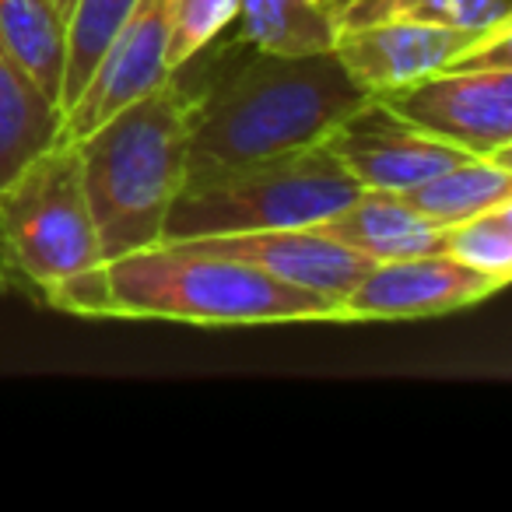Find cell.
Returning a JSON list of instances; mask_svg holds the SVG:
<instances>
[{"label": "cell", "instance_id": "6da1fadb", "mask_svg": "<svg viewBox=\"0 0 512 512\" xmlns=\"http://www.w3.org/2000/svg\"><path fill=\"white\" fill-rule=\"evenodd\" d=\"M53 309L88 320H165L193 327L334 323V306L232 256L158 242L113 256L43 295Z\"/></svg>", "mask_w": 512, "mask_h": 512}, {"label": "cell", "instance_id": "8fae6325", "mask_svg": "<svg viewBox=\"0 0 512 512\" xmlns=\"http://www.w3.org/2000/svg\"><path fill=\"white\" fill-rule=\"evenodd\" d=\"M186 246L207 249V253L232 256L256 271L271 274L281 285L302 288L316 299L330 302L337 313L341 299L369 274L376 260L355 253L344 242L323 235L316 225L309 228H271V232H232L207 235V239H186Z\"/></svg>", "mask_w": 512, "mask_h": 512}, {"label": "cell", "instance_id": "ac0fdd59", "mask_svg": "<svg viewBox=\"0 0 512 512\" xmlns=\"http://www.w3.org/2000/svg\"><path fill=\"white\" fill-rule=\"evenodd\" d=\"M439 253L460 260L463 267L477 274H488L498 285L512 281V200L488 211L474 214L467 221L442 228Z\"/></svg>", "mask_w": 512, "mask_h": 512}, {"label": "cell", "instance_id": "7c38bea8", "mask_svg": "<svg viewBox=\"0 0 512 512\" xmlns=\"http://www.w3.org/2000/svg\"><path fill=\"white\" fill-rule=\"evenodd\" d=\"M316 228L376 264L400 260V256L439 253L442 246V228L421 218L400 193L386 190H358L351 204H344Z\"/></svg>", "mask_w": 512, "mask_h": 512}, {"label": "cell", "instance_id": "7a4b0ae2", "mask_svg": "<svg viewBox=\"0 0 512 512\" xmlns=\"http://www.w3.org/2000/svg\"><path fill=\"white\" fill-rule=\"evenodd\" d=\"M190 92L186 183L323 141L337 120L369 99L334 53L274 57L260 50L235 64H218Z\"/></svg>", "mask_w": 512, "mask_h": 512}, {"label": "cell", "instance_id": "277c9868", "mask_svg": "<svg viewBox=\"0 0 512 512\" xmlns=\"http://www.w3.org/2000/svg\"><path fill=\"white\" fill-rule=\"evenodd\" d=\"M358 190L362 186L330 155L327 144L316 141L264 162H249L186 183L169 207L162 242L309 228L351 204Z\"/></svg>", "mask_w": 512, "mask_h": 512}, {"label": "cell", "instance_id": "52a82bcc", "mask_svg": "<svg viewBox=\"0 0 512 512\" xmlns=\"http://www.w3.org/2000/svg\"><path fill=\"white\" fill-rule=\"evenodd\" d=\"M165 46H169V0H134V8L102 46L81 95L60 116L57 141H81L123 106L155 92L169 78Z\"/></svg>", "mask_w": 512, "mask_h": 512}, {"label": "cell", "instance_id": "5bb4252c", "mask_svg": "<svg viewBox=\"0 0 512 512\" xmlns=\"http://www.w3.org/2000/svg\"><path fill=\"white\" fill-rule=\"evenodd\" d=\"M400 197L432 225L449 228L474 214L512 200V155L481 158L470 155L449 169L435 172L432 179L411 186Z\"/></svg>", "mask_w": 512, "mask_h": 512}, {"label": "cell", "instance_id": "2e32d148", "mask_svg": "<svg viewBox=\"0 0 512 512\" xmlns=\"http://www.w3.org/2000/svg\"><path fill=\"white\" fill-rule=\"evenodd\" d=\"M60 109L0 46V186L57 141Z\"/></svg>", "mask_w": 512, "mask_h": 512}, {"label": "cell", "instance_id": "ffe728a7", "mask_svg": "<svg viewBox=\"0 0 512 512\" xmlns=\"http://www.w3.org/2000/svg\"><path fill=\"white\" fill-rule=\"evenodd\" d=\"M235 11L239 0H169V46H165L169 74L183 71L200 53L211 50L235 22Z\"/></svg>", "mask_w": 512, "mask_h": 512}, {"label": "cell", "instance_id": "30bf717a", "mask_svg": "<svg viewBox=\"0 0 512 512\" xmlns=\"http://www.w3.org/2000/svg\"><path fill=\"white\" fill-rule=\"evenodd\" d=\"M488 36L491 32H460L418 22H369L348 25L337 39L334 57L341 60L358 92L376 99L432 74L453 71Z\"/></svg>", "mask_w": 512, "mask_h": 512}, {"label": "cell", "instance_id": "9a60e30c", "mask_svg": "<svg viewBox=\"0 0 512 512\" xmlns=\"http://www.w3.org/2000/svg\"><path fill=\"white\" fill-rule=\"evenodd\" d=\"M0 46L29 81L57 102L67 57V22L53 0H0Z\"/></svg>", "mask_w": 512, "mask_h": 512}, {"label": "cell", "instance_id": "5b68a950", "mask_svg": "<svg viewBox=\"0 0 512 512\" xmlns=\"http://www.w3.org/2000/svg\"><path fill=\"white\" fill-rule=\"evenodd\" d=\"M0 256L18 285L43 295L102 264L78 144L53 141L0 186Z\"/></svg>", "mask_w": 512, "mask_h": 512}, {"label": "cell", "instance_id": "8992f818", "mask_svg": "<svg viewBox=\"0 0 512 512\" xmlns=\"http://www.w3.org/2000/svg\"><path fill=\"white\" fill-rule=\"evenodd\" d=\"M376 99L411 127L467 155H512V67L442 71Z\"/></svg>", "mask_w": 512, "mask_h": 512}, {"label": "cell", "instance_id": "3957f363", "mask_svg": "<svg viewBox=\"0 0 512 512\" xmlns=\"http://www.w3.org/2000/svg\"><path fill=\"white\" fill-rule=\"evenodd\" d=\"M190 123L193 92L169 74L155 92L74 141L102 260L162 242L169 207L186 183Z\"/></svg>", "mask_w": 512, "mask_h": 512}, {"label": "cell", "instance_id": "44dd1931", "mask_svg": "<svg viewBox=\"0 0 512 512\" xmlns=\"http://www.w3.org/2000/svg\"><path fill=\"white\" fill-rule=\"evenodd\" d=\"M15 288H18V281L11 278L8 271H0V292H15Z\"/></svg>", "mask_w": 512, "mask_h": 512}, {"label": "cell", "instance_id": "7402d4cb", "mask_svg": "<svg viewBox=\"0 0 512 512\" xmlns=\"http://www.w3.org/2000/svg\"><path fill=\"white\" fill-rule=\"evenodd\" d=\"M60 8V15H64V22H67V15H71V8H74V0H53Z\"/></svg>", "mask_w": 512, "mask_h": 512}, {"label": "cell", "instance_id": "4fadbf2b", "mask_svg": "<svg viewBox=\"0 0 512 512\" xmlns=\"http://www.w3.org/2000/svg\"><path fill=\"white\" fill-rule=\"evenodd\" d=\"M355 0H239V43L274 57L334 53Z\"/></svg>", "mask_w": 512, "mask_h": 512}, {"label": "cell", "instance_id": "ba28073f", "mask_svg": "<svg viewBox=\"0 0 512 512\" xmlns=\"http://www.w3.org/2000/svg\"><path fill=\"white\" fill-rule=\"evenodd\" d=\"M498 285L488 274L463 267L446 253L400 256L379 260L362 281L341 299L334 323L362 320H435L470 309L477 302L498 295Z\"/></svg>", "mask_w": 512, "mask_h": 512}, {"label": "cell", "instance_id": "9c48e42d", "mask_svg": "<svg viewBox=\"0 0 512 512\" xmlns=\"http://www.w3.org/2000/svg\"><path fill=\"white\" fill-rule=\"evenodd\" d=\"M330 155L348 169L362 190L404 193L435 172L470 158L467 151L400 120L379 99H365L323 137Z\"/></svg>", "mask_w": 512, "mask_h": 512}, {"label": "cell", "instance_id": "d6986e66", "mask_svg": "<svg viewBox=\"0 0 512 512\" xmlns=\"http://www.w3.org/2000/svg\"><path fill=\"white\" fill-rule=\"evenodd\" d=\"M134 0H74L67 15V57H64V81H60V116L85 88L102 46L116 32V25L127 18Z\"/></svg>", "mask_w": 512, "mask_h": 512}, {"label": "cell", "instance_id": "e0dca14e", "mask_svg": "<svg viewBox=\"0 0 512 512\" xmlns=\"http://www.w3.org/2000/svg\"><path fill=\"white\" fill-rule=\"evenodd\" d=\"M369 22H418L460 32L512 29L509 0H355L348 8V25Z\"/></svg>", "mask_w": 512, "mask_h": 512}]
</instances>
